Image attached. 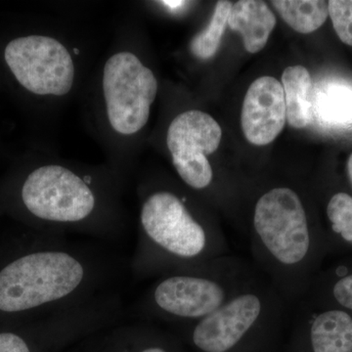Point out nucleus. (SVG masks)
I'll return each instance as SVG.
<instances>
[{
    "instance_id": "3",
    "label": "nucleus",
    "mask_w": 352,
    "mask_h": 352,
    "mask_svg": "<svg viewBox=\"0 0 352 352\" xmlns=\"http://www.w3.org/2000/svg\"><path fill=\"white\" fill-rule=\"evenodd\" d=\"M217 227L192 210L186 195L150 192L139 214V233L129 268L135 279L157 278L228 256Z\"/></svg>"
},
{
    "instance_id": "19",
    "label": "nucleus",
    "mask_w": 352,
    "mask_h": 352,
    "mask_svg": "<svg viewBox=\"0 0 352 352\" xmlns=\"http://www.w3.org/2000/svg\"><path fill=\"white\" fill-rule=\"evenodd\" d=\"M329 15L342 43L352 46V0H331Z\"/></svg>"
},
{
    "instance_id": "23",
    "label": "nucleus",
    "mask_w": 352,
    "mask_h": 352,
    "mask_svg": "<svg viewBox=\"0 0 352 352\" xmlns=\"http://www.w3.org/2000/svg\"><path fill=\"white\" fill-rule=\"evenodd\" d=\"M347 173H349V178L352 185V154L347 161Z\"/></svg>"
},
{
    "instance_id": "18",
    "label": "nucleus",
    "mask_w": 352,
    "mask_h": 352,
    "mask_svg": "<svg viewBox=\"0 0 352 352\" xmlns=\"http://www.w3.org/2000/svg\"><path fill=\"white\" fill-rule=\"evenodd\" d=\"M326 214L332 232L352 245V197L344 192L333 194L328 201Z\"/></svg>"
},
{
    "instance_id": "2",
    "label": "nucleus",
    "mask_w": 352,
    "mask_h": 352,
    "mask_svg": "<svg viewBox=\"0 0 352 352\" xmlns=\"http://www.w3.org/2000/svg\"><path fill=\"white\" fill-rule=\"evenodd\" d=\"M249 243L254 264L292 307L307 295L317 239L307 207L288 186L266 190L254 203Z\"/></svg>"
},
{
    "instance_id": "22",
    "label": "nucleus",
    "mask_w": 352,
    "mask_h": 352,
    "mask_svg": "<svg viewBox=\"0 0 352 352\" xmlns=\"http://www.w3.org/2000/svg\"><path fill=\"white\" fill-rule=\"evenodd\" d=\"M163 3L164 6H170V8H175V7L182 6V4H184V1H164Z\"/></svg>"
},
{
    "instance_id": "16",
    "label": "nucleus",
    "mask_w": 352,
    "mask_h": 352,
    "mask_svg": "<svg viewBox=\"0 0 352 352\" xmlns=\"http://www.w3.org/2000/svg\"><path fill=\"white\" fill-rule=\"evenodd\" d=\"M285 22L300 34H311L326 22L329 4L322 0H275L271 1Z\"/></svg>"
},
{
    "instance_id": "8",
    "label": "nucleus",
    "mask_w": 352,
    "mask_h": 352,
    "mask_svg": "<svg viewBox=\"0 0 352 352\" xmlns=\"http://www.w3.org/2000/svg\"><path fill=\"white\" fill-rule=\"evenodd\" d=\"M4 59L14 78L28 91L64 96L75 80V64L68 50L46 36H21L7 44Z\"/></svg>"
},
{
    "instance_id": "20",
    "label": "nucleus",
    "mask_w": 352,
    "mask_h": 352,
    "mask_svg": "<svg viewBox=\"0 0 352 352\" xmlns=\"http://www.w3.org/2000/svg\"><path fill=\"white\" fill-rule=\"evenodd\" d=\"M337 277L331 287V296L339 308L352 311V273L339 270Z\"/></svg>"
},
{
    "instance_id": "12",
    "label": "nucleus",
    "mask_w": 352,
    "mask_h": 352,
    "mask_svg": "<svg viewBox=\"0 0 352 352\" xmlns=\"http://www.w3.org/2000/svg\"><path fill=\"white\" fill-rule=\"evenodd\" d=\"M94 300L38 320L0 328V352H34V342L43 340L75 322L87 311Z\"/></svg>"
},
{
    "instance_id": "1",
    "label": "nucleus",
    "mask_w": 352,
    "mask_h": 352,
    "mask_svg": "<svg viewBox=\"0 0 352 352\" xmlns=\"http://www.w3.org/2000/svg\"><path fill=\"white\" fill-rule=\"evenodd\" d=\"M124 271L122 259L100 245L32 230L0 237V328L116 292Z\"/></svg>"
},
{
    "instance_id": "17",
    "label": "nucleus",
    "mask_w": 352,
    "mask_h": 352,
    "mask_svg": "<svg viewBox=\"0 0 352 352\" xmlns=\"http://www.w3.org/2000/svg\"><path fill=\"white\" fill-rule=\"evenodd\" d=\"M232 6L231 1L223 0L217 2L210 24L197 34L190 43V51L194 56L198 59L208 60L217 54Z\"/></svg>"
},
{
    "instance_id": "5",
    "label": "nucleus",
    "mask_w": 352,
    "mask_h": 352,
    "mask_svg": "<svg viewBox=\"0 0 352 352\" xmlns=\"http://www.w3.org/2000/svg\"><path fill=\"white\" fill-rule=\"evenodd\" d=\"M263 276L254 263L228 254L155 278L134 314L140 320L187 325L214 314Z\"/></svg>"
},
{
    "instance_id": "6",
    "label": "nucleus",
    "mask_w": 352,
    "mask_h": 352,
    "mask_svg": "<svg viewBox=\"0 0 352 352\" xmlns=\"http://www.w3.org/2000/svg\"><path fill=\"white\" fill-rule=\"evenodd\" d=\"M293 307L263 276L214 314L183 325L201 352H231L254 336L274 332L291 320Z\"/></svg>"
},
{
    "instance_id": "15",
    "label": "nucleus",
    "mask_w": 352,
    "mask_h": 352,
    "mask_svg": "<svg viewBox=\"0 0 352 352\" xmlns=\"http://www.w3.org/2000/svg\"><path fill=\"white\" fill-rule=\"evenodd\" d=\"M314 113L325 124L335 126L352 124V88L340 82H331L314 96Z\"/></svg>"
},
{
    "instance_id": "13",
    "label": "nucleus",
    "mask_w": 352,
    "mask_h": 352,
    "mask_svg": "<svg viewBox=\"0 0 352 352\" xmlns=\"http://www.w3.org/2000/svg\"><path fill=\"white\" fill-rule=\"evenodd\" d=\"M227 25L241 34L245 50L254 54L265 47L276 18L265 2L241 0L233 4Z\"/></svg>"
},
{
    "instance_id": "21",
    "label": "nucleus",
    "mask_w": 352,
    "mask_h": 352,
    "mask_svg": "<svg viewBox=\"0 0 352 352\" xmlns=\"http://www.w3.org/2000/svg\"><path fill=\"white\" fill-rule=\"evenodd\" d=\"M135 352H170L166 349V347L157 344V342L155 344H148L147 346L142 347V349H138Z\"/></svg>"
},
{
    "instance_id": "4",
    "label": "nucleus",
    "mask_w": 352,
    "mask_h": 352,
    "mask_svg": "<svg viewBox=\"0 0 352 352\" xmlns=\"http://www.w3.org/2000/svg\"><path fill=\"white\" fill-rule=\"evenodd\" d=\"M94 184L91 175H78L66 166H38L18 187L20 217L36 232L85 233L117 241V222L103 214L102 199Z\"/></svg>"
},
{
    "instance_id": "14",
    "label": "nucleus",
    "mask_w": 352,
    "mask_h": 352,
    "mask_svg": "<svg viewBox=\"0 0 352 352\" xmlns=\"http://www.w3.org/2000/svg\"><path fill=\"white\" fill-rule=\"evenodd\" d=\"M287 120L294 129H305L314 117V85L309 72L303 66H291L282 75Z\"/></svg>"
},
{
    "instance_id": "11",
    "label": "nucleus",
    "mask_w": 352,
    "mask_h": 352,
    "mask_svg": "<svg viewBox=\"0 0 352 352\" xmlns=\"http://www.w3.org/2000/svg\"><path fill=\"white\" fill-rule=\"evenodd\" d=\"M292 320L305 332L312 352H352V314L342 308L308 314L300 305L293 308Z\"/></svg>"
},
{
    "instance_id": "10",
    "label": "nucleus",
    "mask_w": 352,
    "mask_h": 352,
    "mask_svg": "<svg viewBox=\"0 0 352 352\" xmlns=\"http://www.w3.org/2000/svg\"><path fill=\"white\" fill-rule=\"evenodd\" d=\"M287 122L282 83L272 76H261L252 83L243 102L241 124L252 144H270Z\"/></svg>"
},
{
    "instance_id": "9",
    "label": "nucleus",
    "mask_w": 352,
    "mask_h": 352,
    "mask_svg": "<svg viewBox=\"0 0 352 352\" xmlns=\"http://www.w3.org/2000/svg\"><path fill=\"white\" fill-rule=\"evenodd\" d=\"M219 122L207 113L187 111L171 122L166 144L176 173L189 188L206 191L214 183V173L208 156L221 141Z\"/></svg>"
},
{
    "instance_id": "7",
    "label": "nucleus",
    "mask_w": 352,
    "mask_h": 352,
    "mask_svg": "<svg viewBox=\"0 0 352 352\" xmlns=\"http://www.w3.org/2000/svg\"><path fill=\"white\" fill-rule=\"evenodd\" d=\"M102 85L113 131L122 135L140 131L157 96V78L151 69L133 53L119 52L106 62Z\"/></svg>"
}]
</instances>
